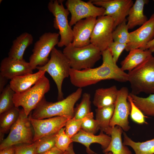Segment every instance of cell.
<instances>
[{"mask_svg":"<svg viewBox=\"0 0 154 154\" xmlns=\"http://www.w3.org/2000/svg\"><path fill=\"white\" fill-rule=\"evenodd\" d=\"M59 35L56 33H45L35 43L29 62L33 70L48 62L49 54L59 41Z\"/></svg>","mask_w":154,"mask_h":154,"instance_id":"9","label":"cell"},{"mask_svg":"<svg viewBox=\"0 0 154 154\" xmlns=\"http://www.w3.org/2000/svg\"><path fill=\"white\" fill-rule=\"evenodd\" d=\"M50 85L48 79L45 76L33 86L26 91L15 93L13 97L15 106H22L27 116L36 107L50 90Z\"/></svg>","mask_w":154,"mask_h":154,"instance_id":"6","label":"cell"},{"mask_svg":"<svg viewBox=\"0 0 154 154\" xmlns=\"http://www.w3.org/2000/svg\"><path fill=\"white\" fill-rule=\"evenodd\" d=\"M135 104L145 115L154 117V94L145 98L139 97L129 93Z\"/></svg>","mask_w":154,"mask_h":154,"instance_id":"28","label":"cell"},{"mask_svg":"<svg viewBox=\"0 0 154 154\" xmlns=\"http://www.w3.org/2000/svg\"><path fill=\"white\" fill-rule=\"evenodd\" d=\"M129 93L126 87H123L119 90L113 115L110 123L112 128L118 125L125 131L130 129L128 117L130 114L131 106L127 100Z\"/></svg>","mask_w":154,"mask_h":154,"instance_id":"13","label":"cell"},{"mask_svg":"<svg viewBox=\"0 0 154 154\" xmlns=\"http://www.w3.org/2000/svg\"><path fill=\"white\" fill-rule=\"evenodd\" d=\"M130 39L125 50L140 48L145 50L147 44L154 38V13L144 24L130 32Z\"/></svg>","mask_w":154,"mask_h":154,"instance_id":"15","label":"cell"},{"mask_svg":"<svg viewBox=\"0 0 154 154\" xmlns=\"http://www.w3.org/2000/svg\"><path fill=\"white\" fill-rule=\"evenodd\" d=\"M103 62L100 66L81 70L71 68L70 78L71 84L78 88L96 84L102 80L112 79L120 82L128 81V74L119 67L108 49L102 52Z\"/></svg>","mask_w":154,"mask_h":154,"instance_id":"1","label":"cell"},{"mask_svg":"<svg viewBox=\"0 0 154 154\" xmlns=\"http://www.w3.org/2000/svg\"><path fill=\"white\" fill-rule=\"evenodd\" d=\"M33 41V38L31 34L26 32L22 33L13 41L8 57L19 60L24 59L25 50Z\"/></svg>","mask_w":154,"mask_h":154,"instance_id":"23","label":"cell"},{"mask_svg":"<svg viewBox=\"0 0 154 154\" xmlns=\"http://www.w3.org/2000/svg\"><path fill=\"white\" fill-rule=\"evenodd\" d=\"M64 152L56 146L50 149L39 154H62Z\"/></svg>","mask_w":154,"mask_h":154,"instance_id":"40","label":"cell"},{"mask_svg":"<svg viewBox=\"0 0 154 154\" xmlns=\"http://www.w3.org/2000/svg\"><path fill=\"white\" fill-rule=\"evenodd\" d=\"M86 116L82 119L73 117L68 120L64 127L66 133L70 137L72 138L81 129L82 123Z\"/></svg>","mask_w":154,"mask_h":154,"instance_id":"36","label":"cell"},{"mask_svg":"<svg viewBox=\"0 0 154 154\" xmlns=\"http://www.w3.org/2000/svg\"><path fill=\"white\" fill-rule=\"evenodd\" d=\"M41 139L31 144L23 143L15 146V154H36L37 147Z\"/></svg>","mask_w":154,"mask_h":154,"instance_id":"37","label":"cell"},{"mask_svg":"<svg viewBox=\"0 0 154 154\" xmlns=\"http://www.w3.org/2000/svg\"><path fill=\"white\" fill-rule=\"evenodd\" d=\"M20 110L15 106L0 114V139H3L4 134L10 129L12 125L17 120Z\"/></svg>","mask_w":154,"mask_h":154,"instance_id":"26","label":"cell"},{"mask_svg":"<svg viewBox=\"0 0 154 154\" xmlns=\"http://www.w3.org/2000/svg\"><path fill=\"white\" fill-rule=\"evenodd\" d=\"M104 154H112V152H109L104 153Z\"/></svg>","mask_w":154,"mask_h":154,"instance_id":"44","label":"cell"},{"mask_svg":"<svg viewBox=\"0 0 154 154\" xmlns=\"http://www.w3.org/2000/svg\"><path fill=\"white\" fill-rule=\"evenodd\" d=\"M33 129L30 116H27L23 108L20 110L18 118L12 125L7 137L1 142L0 150L17 145L33 142Z\"/></svg>","mask_w":154,"mask_h":154,"instance_id":"7","label":"cell"},{"mask_svg":"<svg viewBox=\"0 0 154 154\" xmlns=\"http://www.w3.org/2000/svg\"><path fill=\"white\" fill-rule=\"evenodd\" d=\"M48 8L54 18L53 27L59 31L60 39L57 45L59 47L66 46L72 42L73 32L68 21L70 12L64 7L61 0H51L48 5Z\"/></svg>","mask_w":154,"mask_h":154,"instance_id":"8","label":"cell"},{"mask_svg":"<svg viewBox=\"0 0 154 154\" xmlns=\"http://www.w3.org/2000/svg\"><path fill=\"white\" fill-rule=\"evenodd\" d=\"M96 6L105 9L104 15L111 17L114 21V30L119 24L127 21L129 10L133 4L132 0H90Z\"/></svg>","mask_w":154,"mask_h":154,"instance_id":"12","label":"cell"},{"mask_svg":"<svg viewBox=\"0 0 154 154\" xmlns=\"http://www.w3.org/2000/svg\"><path fill=\"white\" fill-rule=\"evenodd\" d=\"M119 90L115 86L96 89L93 101V104L97 108L115 105Z\"/></svg>","mask_w":154,"mask_h":154,"instance_id":"21","label":"cell"},{"mask_svg":"<svg viewBox=\"0 0 154 154\" xmlns=\"http://www.w3.org/2000/svg\"><path fill=\"white\" fill-rule=\"evenodd\" d=\"M72 142L71 138L66 133L65 127L62 128L57 133L55 146L63 152L66 151Z\"/></svg>","mask_w":154,"mask_h":154,"instance_id":"32","label":"cell"},{"mask_svg":"<svg viewBox=\"0 0 154 154\" xmlns=\"http://www.w3.org/2000/svg\"><path fill=\"white\" fill-rule=\"evenodd\" d=\"M65 5L71 14L69 22L71 27L83 19L103 16L105 12L104 8L96 6L90 0L87 2L81 0H67Z\"/></svg>","mask_w":154,"mask_h":154,"instance_id":"11","label":"cell"},{"mask_svg":"<svg viewBox=\"0 0 154 154\" xmlns=\"http://www.w3.org/2000/svg\"><path fill=\"white\" fill-rule=\"evenodd\" d=\"M114 21L111 17L106 15L98 17L91 37L90 43L101 52L108 49L114 42Z\"/></svg>","mask_w":154,"mask_h":154,"instance_id":"10","label":"cell"},{"mask_svg":"<svg viewBox=\"0 0 154 154\" xmlns=\"http://www.w3.org/2000/svg\"><path fill=\"white\" fill-rule=\"evenodd\" d=\"M46 71L39 70L37 72L16 77L11 80L9 85L15 93L24 92L31 87L45 76Z\"/></svg>","mask_w":154,"mask_h":154,"instance_id":"19","label":"cell"},{"mask_svg":"<svg viewBox=\"0 0 154 154\" xmlns=\"http://www.w3.org/2000/svg\"><path fill=\"white\" fill-rule=\"evenodd\" d=\"M123 144L131 147L135 154H154V138L143 142H136L132 140L125 132L123 133Z\"/></svg>","mask_w":154,"mask_h":154,"instance_id":"27","label":"cell"},{"mask_svg":"<svg viewBox=\"0 0 154 154\" xmlns=\"http://www.w3.org/2000/svg\"><path fill=\"white\" fill-rule=\"evenodd\" d=\"M82 88H78L65 98L56 102L47 101L44 97L31 113L35 119H43L56 116L71 119L74 116V106L82 94Z\"/></svg>","mask_w":154,"mask_h":154,"instance_id":"2","label":"cell"},{"mask_svg":"<svg viewBox=\"0 0 154 154\" xmlns=\"http://www.w3.org/2000/svg\"><path fill=\"white\" fill-rule=\"evenodd\" d=\"M15 93L9 84L5 87L0 94V114L15 106L13 101Z\"/></svg>","mask_w":154,"mask_h":154,"instance_id":"30","label":"cell"},{"mask_svg":"<svg viewBox=\"0 0 154 154\" xmlns=\"http://www.w3.org/2000/svg\"><path fill=\"white\" fill-rule=\"evenodd\" d=\"M68 154H76L75 153L73 148L72 143L70 145L69 147L66 151ZM94 154H97L95 153Z\"/></svg>","mask_w":154,"mask_h":154,"instance_id":"43","label":"cell"},{"mask_svg":"<svg viewBox=\"0 0 154 154\" xmlns=\"http://www.w3.org/2000/svg\"><path fill=\"white\" fill-rule=\"evenodd\" d=\"M36 69L45 71L49 74L56 85L58 100L64 99L62 84L64 79L69 76L71 68L62 52L54 47L51 52L48 62L42 66H37Z\"/></svg>","mask_w":154,"mask_h":154,"instance_id":"5","label":"cell"},{"mask_svg":"<svg viewBox=\"0 0 154 154\" xmlns=\"http://www.w3.org/2000/svg\"><path fill=\"white\" fill-rule=\"evenodd\" d=\"M97 17H90L78 21L72 29V45L81 47L90 44L91 37L96 22Z\"/></svg>","mask_w":154,"mask_h":154,"instance_id":"16","label":"cell"},{"mask_svg":"<svg viewBox=\"0 0 154 154\" xmlns=\"http://www.w3.org/2000/svg\"><path fill=\"white\" fill-rule=\"evenodd\" d=\"M34 130L33 142L42 138L57 133L64 127L69 119L63 116H56L43 119L32 118L29 115Z\"/></svg>","mask_w":154,"mask_h":154,"instance_id":"14","label":"cell"},{"mask_svg":"<svg viewBox=\"0 0 154 154\" xmlns=\"http://www.w3.org/2000/svg\"><path fill=\"white\" fill-rule=\"evenodd\" d=\"M33 70L29 62L24 59L19 60L7 57L2 60L0 63V74L8 80L33 73Z\"/></svg>","mask_w":154,"mask_h":154,"instance_id":"17","label":"cell"},{"mask_svg":"<svg viewBox=\"0 0 154 154\" xmlns=\"http://www.w3.org/2000/svg\"><path fill=\"white\" fill-rule=\"evenodd\" d=\"M56 133L48 135L41 139L37 149L36 154L47 151L55 146Z\"/></svg>","mask_w":154,"mask_h":154,"instance_id":"35","label":"cell"},{"mask_svg":"<svg viewBox=\"0 0 154 154\" xmlns=\"http://www.w3.org/2000/svg\"><path fill=\"white\" fill-rule=\"evenodd\" d=\"M62 52L71 68L79 70L93 68L102 56L101 51L91 43L83 47H76L72 43L65 47Z\"/></svg>","mask_w":154,"mask_h":154,"instance_id":"4","label":"cell"},{"mask_svg":"<svg viewBox=\"0 0 154 154\" xmlns=\"http://www.w3.org/2000/svg\"><path fill=\"white\" fill-rule=\"evenodd\" d=\"M90 98V95L88 93H85L82 95L80 103L74 108V118L83 119L91 112Z\"/></svg>","mask_w":154,"mask_h":154,"instance_id":"29","label":"cell"},{"mask_svg":"<svg viewBox=\"0 0 154 154\" xmlns=\"http://www.w3.org/2000/svg\"><path fill=\"white\" fill-rule=\"evenodd\" d=\"M73 142H78L84 145L86 147V151L88 154L95 153L90 148V145L93 143L100 144L103 150L109 145L111 140L109 135L100 131L98 135L87 133L81 129L78 133L71 138Z\"/></svg>","mask_w":154,"mask_h":154,"instance_id":"18","label":"cell"},{"mask_svg":"<svg viewBox=\"0 0 154 154\" xmlns=\"http://www.w3.org/2000/svg\"><path fill=\"white\" fill-rule=\"evenodd\" d=\"M115 105L97 108L95 110L96 119L98 123L101 131L110 135L112 128L110 126L113 116Z\"/></svg>","mask_w":154,"mask_h":154,"instance_id":"25","label":"cell"},{"mask_svg":"<svg viewBox=\"0 0 154 154\" xmlns=\"http://www.w3.org/2000/svg\"><path fill=\"white\" fill-rule=\"evenodd\" d=\"M127 100L130 104L131 109L130 117L131 119L134 122L139 124H147L145 118L147 117L141 110L134 103L132 98L129 94Z\"/></svg>","mask_w":154,"mask_h":154,"instance_id":"33","label":"cell"},{"mask_svg":"<svg viewBox=\"0 0 154 154\" xmlns=\"http://www.w3.org/2000/svg\"><path fill=\"white\" fill-rule=\"evenodd\" d=\"M8 80L7 78L0 74V92L2 91L4 86L7 84Z\"/></svg>","mask_w":154,"mask_h":154,"instance_id":"41","label":"cell"},{"mask_svg":"<svg viewBox=\"0 0 154 154\" xmlns=\"http://www.w3.org/2000/svg\"><path fill=\"white\" fill-rule=\"evenodd\" d=\"M145 50H149L152 53L154 52V38L147 44Z\"/></svg>","mask_w":154,"mask_h":154,"instance_id":"42","label":"cell"},{"mask_svg":"<svg viewBox=\"0 0 154 154\" xmlns=\"http://www.w3.org/2000/svg\"><path fill=\"white\" fill-rule=\"evenodd\" d=\"M123 131L122 128L118 125L112 128L111 141L107 147L103 150L104 153L110 152L112 154H132L131 151L122 141L121 135Z\"/></svg>","mask_w":154,"mask_h":154,"instance_id":"24","label":"cell"},{"mask_svg":"<svg viewBox=\"0 0 154 154\" xmlns=\"http://www.w3.org/2000/svg\"><path fill=\"white\" fill-rule=\"evenodd\" d=\"M127 44H122L113 42L109 47L110 50L114 61L117 62L123 51L126 48Z\"/></svg>","mask_w":154,"mask_h":154,"instance_id":"38","label":"cell"},{"mask_svg":"<svg viewBox=\"0 0 154 154\" xmlns=\"http://www.w3.org/2000/svg\"><path fill=\"white\" fill-rule=\"evenodd\" d=\"M93 117V113L91 112L83 122L81 129L88 133L94 134L96 133L100 130V128L98 122Z\"/></svg>","mask_w":154,"mask_h":154,"instance_id":"34","label":"cell"},{"mask_svg":"<svg viewBox=\"0 0 154 154\" xmlns=\"http://www.w3.org/2000/svg\"><path fill=\"white\" fill-rule=\"evenodd\" d=\"M149 50L140 48L131 50L127 55L121 62V69L130 71L143 63L152 56Z\"/></svg>","mask_w":154,"mask_h":154,"instance_id":"20","label":"cell"},{"mask_svg":"<svg viewBox=\"0 0 154 154\" xmlns=\"http://www.w3.org/2000/svg\"><path fill=\"white\" fill-rule=\"evenodd\" d=\"M127 74L131 93L136 95L141 92L154 94V57L153 55Z\"/></svg>","mask_w":154,"mask_h":154,"instance_id":"3","label":"cell"},{"mask_svg":"<svg viewBox=\"0 0 154 154\" xmlns=\"http://www.w3.org/2000/svg\"><path fill=\"white\" fill-rule=\"evenodd\" d=\"M127 21L118 25L113 30L112 38L114 42L127 44L129 41L130 33L126 23Z\"/></svg>","mask_w":154,"mask_h":154,"instance_id":"31","label":"cell"},{"mask_svg":"<svg viewBox=\"0 0 154 154\" xmlns=\"http://www.w3.org/2000/svg\"><path fill=\"white\" fill-rule=\"evenodd\" d=\"M149 2L148 0H136L130 8L127 18L128 28L132 29L137 26H141L148 20L143 13L145 5Z\"/></svg>","mask_w":154,"mask_h":154,"instance_id":"22","label":"cell"},{"mask_svg":"<svg viewBox=\"0 0 154 154\" xmlns=\"http://www.w3.org/2000/svg\"><path fill=\"white\" fill-rule=\"evenodd\" d=\"M62 154H68L66 151L64 152Z\"/></svg>","mask_w":154,"mask_h":154,"instance_id":"45","label":"cell"},{"mask_svg":"<svg viewBox=\"0 0 154 154\" xmlns=\"http://www.w3.org/2000/svg\"><path fill=\"white\" fill-rule=\"evenodd\" d=\"M0 154H15V146H9L0 150Z\"/></svg>","mask_w":154,"mask_h":154,"instance_id":"39","label":"cell"}]
</instances>
